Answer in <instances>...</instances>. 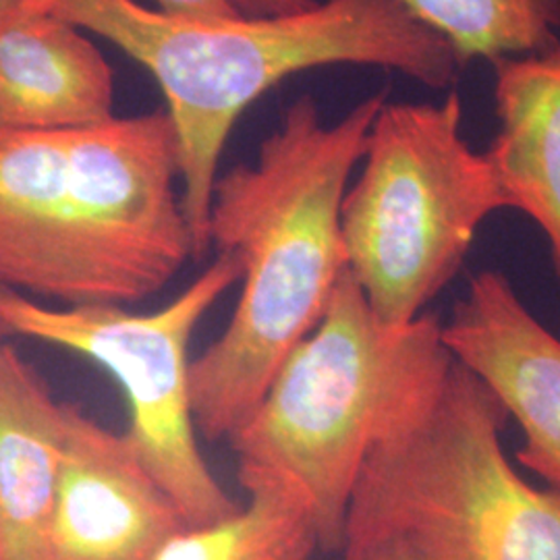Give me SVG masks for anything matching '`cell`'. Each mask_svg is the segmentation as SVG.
<instances>
[{
  "label": "cell",
  "instance_id": "1",
  "mask_svg": "<svg viewBox=\"0 0 560 560\" xmlns=\"http://www.w3.org/2000/svg\"><path fill=\"white\" fill-rule=\"evenodd\" d=\"M386 101V90L374 92L328 122L303 94L254 161L214 183L210 247L237 261L241 295L221 337L191 360V409L203 439L229 441L322 320L347 272L342 198Z\"/></svg>",
  "mask_w": 560,
  "mask_h": 560
},
{
  "label": "cell",
  "instance_id": "2",
  "mask_svg": "<svg viewBox=\"0 0 560 560\" xmlns=\"http://www.w3.org/2000/svg\"><path fill=\"white\" fill-rule=\"evenodd\" d=\"M166 110L69 131H0V289L131 305L194 258Z\"/></svg>",
  "mask_w": 560,
  "mask_h": 560
},
{
  "label": "cell",
  "instance_id": "3",
  "mask_svg": "<svg viewBox=\"0 0 560 560\" xmlns=\"http://www.w3.org/2000/svg\"><path fill=\"white\" fill-rule=\"evenodd\" d=\"M48 9L101 36L161 88L179 145L180 198L194 258L210 247L221 159L243 113L282 81L324 67H378L428 90L459 80L460 60L399 0H318L287 18L194 20L138 0H50Z\"/></svg>",
  "mask_w": 560,
  "mask_h": 560
},
{
  "label": "cell",
  "instance_id": "4",
  "mask_svg": "<svg viewBox=\"0 0 560 560\" xmlns=\"http://www.w3.org/2000/svg\"><path fill=\"white\" fill-rule=\"evenodd\" d=\"M453 363L441 318L382 324L347 270L318 326L229 439L237 469L295 483L312 509L322 552L340 555L363 463L441 386Z\"/></svg>",
  "mask_w": 560,
  "mask_h": 560
},
{
  "label": "cell",
  "instance_id": "5",
  "mask_svg": "<svg viewBox=\"0 0 560 560\" xmlns=\"http://www.w3.org/2000/svg\"><path fill=\"white\" fill-rule=\"evenodd\" d=\"M506 421L455 360L363 463L342 559L397 540L420 560H560V492L529 483L506 457Z\"/></svg>",
  "mask_w": 560,
  "mask_h": 560
},
{
  "label": "cell",
  "instance_id": "6",
  "mask_svg": "<svg viewBox=\"0 0 560 560\" xmlns=\"http://www.w3.org/2000/svg\"><path fill=\"white\" fill-rule=\"evenodd\" d=\"M463 117L455 90L441 102H384L342 198L347 270L386 326L421 318L481 224L509 210L488 152L463 136Z\"/></svg>",
  "mask_w": 560,
  "mask_h": 560
},
{
  "label": "cell",
  "instance_id": "7",
  "mask_svg": "<svg viewBox=\"0 0 560 560\" xmlns=\"http://www.w3.org/2000/svg\"><path fill=\"white\" fill-rule=\"evenodd\" d=\"M237 282L235 258L217 254L175 300L141 314L122 305L65 307L0 289V326L9 337L75 353L119 384L129 409L125 432L189 529L229 520L241 506L201 455L189 382L194 335Z\"/></svg>",
  "mask_w": 560,
  "mask_h": 560
},
{
  "label": "cell",
  "instance_id": "8",
  "mask_svg": "<svg viewBox=\"0 0 560 560\" xmlns=\"http://www.w3.org/2000/svg\"><path fill=\"white\" fill-rule=\"evenodd\" d=\"M65 416L52 559H159L189 529L177 504L127 432L102 425L73 402Z\"/></svg>",
  "mask_w": 560,
  "mask_h": 560
},
{
  "label": "cell",
  "instance_id": "9",
  "mask_svg": "<svg viewBox=\"0 0 560 560\" xmlns=\"http://www.w3.org/2000/svg\"><path fill=\"white\" fill-rule=\"evenodd\" d=\"M442 340L520 425L521 465L560 492L559 337L501 270H481L442 322Z\"/></svg>",
  "mask_w": 560,
  "mask_h": 560
},
{
  "label": "cell",
  "instance_id": "10",
  "mask_svg": "<svg viewBox=\"0 0 560 560\" xmlns=\"http://www.w3.org/2000/svg\"><path fill=\"white\" fill-rule=\"evenodd\" d=\"M115 117V71L81 27L48 7L0 27V131H69Z\"/></svg>",
  "mask_w": 560,
  "mask_h": 560
},
{
  "label": "cell",
  "instance_id": "11",
  "mask_svg": "<svg viewBox=\"0 0 560 560\" xmlns=\"http://www.w3.org/2000/svg\"><path fill=\"white\" fill-rule=\"evenodd\" d=\"M40 372L0 342V560L52 559L67 416Z\"/></svg>",
  "mask_w": 560,
  "mask_h": 560
},
{
  "label": "cell",
  "instance_id": "12",
  "mask_svg": "<svg viewBox=\"0 0 560 560\" xmlns=\"http://www.w3.org/2000/svg\"><path fill=\"white\" fill-rule=\"evenodd\" d=\"M497 136L486 148L509 210L546 237L560 277V38L540 52L492 65Z\"/></svg>",
  "mask_w": 560,
  "mask_h": 560
},
{
  "label": "cell",
  "instance_id": "13",
  "mask_svg": "<svg viewBox=\"0 0 560 560\" xmlns=\"http://www.w3.org/2000/svg\"><path fill=\"white\" fill-rule=\"evenodd\" d=\"M245 490L229 520L187 529L156 560H312L320 550L312 509L282 476L237 469Z\"/></svg>",
  "mask_w": 560,
  "mask_h": 560
},
{
  "label": "cell",
  "instance_id": "14",
  "mask_svg": "<svg viewBox=\"0 0 560 560\" xmlns=\"http://www.w3.org/2000/svg\"><path fill=\"white\" fill-rule=\"evenodd\" d=\"M460 65L540 52L560 38V0H399Z\"/></svg>",
  "mask_w": 560,
  "mask_h": 560
},
{
  "label": "cell",
  "instance_id": "15",
  "mask_svg": "<svg viewBox=\"0 0 560 560\" xmlns=\"http://www.w3.org/2000/svg\"><path fill=\"white\" fill-rule=\"evenodd\" d=\"M156 9L171 15L194 20H233L241 18L231 0H154Z\"/></svg>",
  "mask_w": 560,
  "mask_h": 560
},
{
  "label": "cell",
  "instance_id": "16",
  "mask_svg": "<svg viewBox=\"0 0 560 560\" xmlns=\"http://www.w3.org/2000/svg\"><path fill=\"white\" fill-rule=\"evenodd\" d=\"M235 9L240 11L243 18H287V15H298L314 4L318 0H231Z\"/></svg>",
  "mask_w": 560,
  "mask_h": 560
},
{
  "label": "cell",
  "instance_id": "17",
  "mask_svg": "<svg viewBox=\"0 0 560 560\" xmlns=\"http://www.w3.org/2000/svg\"><path fill=\"white\" fill-rule=\"evenodd\" d=\"M349 560H420L405 544L397 540L381 541Z\"/></svg>",
  "mask_w": 560,
  "mask_h": 560
},
{
  "label": "cell",
  "instance_id": "18",
  "mask_svg": "<svg viewBox=\"0 0 560 560\" xmlns=\"http://www.w3.org/2000/svg\"><path fill=\"white\" fill-rule=\"evenodd\" d=\"M48 4H50V0H0V27L7 21L18 18V15L30 11V9L48 7Z\"/></svg>",
  "mask_w": 560,
  "mask_h": 560
},
{
  "label": "cell",
  "instance_id": "19",
  "mask_svg": "<svg viewBox=\"0 0 560 560\" xmlns=\"http://www.w3.org/2000/svg\"><path fill=\"white\" fill-rule=\"evenodd\" d=\"M7 337H9V335H7V332H4V328L0 326V342H2V340H7Z\"/></svg>",
  "mask_w": 560,
  "mask_h": 560
}]
</instances>
